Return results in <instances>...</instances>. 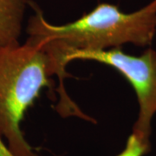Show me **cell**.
<instances>
[{
  "instance_id": "1",
  "label": "cell",
  "mask_w": 156,
  "mask_h": 156,
  "mask_svg": "<svg viewBox=\"0 0 156 156\" xmlns=\"http://www.w3.org/2000/svg\"><path fill=\"white\" fill-rule=\"evenodd\" d=\"M28 4L34 11L27 25L28 41L46 51L50 75L58 76L62 115H76L81 111L64 89L69 56L76 51L109 50L126 44L147 47L155 37L156 0L130 13L115 5L100 3L76 21L62 25L50 23L33 1Z\"/></svg>"
},
{
  "instance_id": "2",
  "label": "cell",
  "mask_w": 156,
  "mask_h": 156,
  "mask_svg": "<svg viewBox=\"0 0 156 156\" xmlns=\"http://www.w3.org/2000/svg\"><path fill=\"white\" fill-rule=\"evenodd\" d=\"M46 51L26 41L0 49V138L13 156H37L25 140L21 122L42 89L50 87Z\"/></svg>"
},
{
  "instance_id": "3",
  "label": "cell",
  "mask_w": 156,
  "mask_h": 156,
  "mask_svg": "<svg viewBox=\"0 0 156 156\" xmlns=\"http://www.w3.org/2000/svg\"><path fill=\"white\" fill-rule=\"evenodd\" d=\"M73 60H90L115 69L134 88L139 105L138 117L133 134L150 143L152 121L156 114V50H146L140 56H132L118 48L76 51L69 56Z\"/></svg>"
},
{
  "instance_id": "4",
  "label": "cell",
  "mask_w": 156,
  "mask_h": 156,
  "mask_svg": "<svg viewBox=\"0 0 156 156\" xmlns=\"http://www.w3.org/2000/svg\"><path fill=\"white\" fill-rule=\"evenodd\" d=\"M29 0H0V49L18 44Z\"/></svg>"
},
{
  "instance_id": "5",
  "label": "cell",
  "mask_w": 156,
  "mask_h": 156,
  "mask_svg": "<svg viewBox=\"0 0 156 156\" xmlns=\"http://www.w3.org/2000/svg\"><path fill=\"white\" fill-rule=\"evenodd\" d=\"M150 150V143L140 140L133 133L129 135L125 148L117 156H143Z\"/></svg>"
},
{
  "instance_id": "6",
  "label": "cell",
  "mask_w": 156,
  "mask_h": 156,
  "mask_svg": "<svg viewBox=\"0 0 156 156\" xmlns=\"http://www.w3.org/2000/svg\"><path fill=\"white\" fill-rule=\"evenodd\" d=\"M0 156H13L5 141L0 138Z\"/></svg>"
}]
</instances>
